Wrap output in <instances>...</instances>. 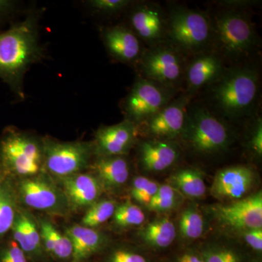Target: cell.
<instances>
[{
	"mask_svg": "<svg viewBox=\"0 0 262 262\" xmlns=\"http://www.w3.org/2000/svg\"><path fill=\"white\" fill-rule=\"evenodd\" d=\"M13 180L7 176L0 189V243L11 230L19 207Z\"/></svg>",
	"mask_w": 262,
	"mask_h": 262,
	"instance_id": "cell-24",
	"label": "cell"
},
{
	"mask_svg": "<svg viewBox=\"0 0 262 262\" xmlns=\"http://www.w3.org/2000/svg\"><path fill=\"white\" fill-rule=\"evenodd\" d=\"M132 32L149 47L165 42L167 18L161 8L151 3L136 5L130 15Z\"/></svg>",
	"mask_w": 262,
	"mask_h": 262,
	"instance_id": "cell-12",
	"label": "cell"
},
{
	"mask_svg": "<svg viewBox=\"0 0 262 262\" xmlns=\"http://www.w3.org/2000/svg\"><path fill=\"white\" fill-rule=\"evenodd\" d=\"M213 44L220 56L241 59L257 46L258 37L251 19L238 9L226 8L211 19Z\"/></svg>",
	"mask_w": 262,
	"mask_h": 262,
	"instance_id": "cell-4",
	"label": "cell"
},
{
	"mask_svg": "<svg viewBox=\"0 0 262 262\" xmlns=\"http://www.w3.org/2000/svg\"><path fill=\"white\" fill-rule=\"evenodd\" d=\"M132 3L130 0H90L87 4L97 13L113 15L125 9Z\"/></svg>",
	"mask_w": 262,
	"mask_h": 262,
	"instance_id": "cell-34",
	"label": "cell"
},
{
	"mask_svg": "<svg viewBox=\"0 0 262 262\" xmlns=\"http://www.w3.org/2000/svg\"><path fill=\"white\" fill-rule=\"evenodd\" d=\"M7 175L0 169V189H1L2 185L3 183L4 182L5 178H6Z\"/></svg>",
	"mask_w": 262,
	"mask_h": 262,
	"instance_id": "cell-40",
	"label": "cell"
},
{
	"mask_svg": "<svg viewBox=\"0 0 262 262\" xmlns=\"http://www.w3.org/2000/svg\"><path fill=\"white\" fill-rule=\"evenodd\" d=\"M88 262H91V261H88Z\"/></svg>",
	"mask_w": 262,
	"mask_h": 262,
	"instance_id": "cell-41",
	"label": "cell"
},
{
	"mask_svg": "<svg viewBox=\"0 0 262 262\" xmlns=\"http://www.w3.org/2000/svg\"><path fill=\"white\" fill-rule=\"evenodd\" d=\"M185 61L184 53L165 41L144 51L138 64L140 77L177 91L185 76Z\"/></svg>",
	"mask_w": 262,
	"mask_h": 262,
	"instance_id": "cell-7",
	"label": "cell"
},
{
	"mask_svg": "<svg viewBox=\"0 0 262 262\" xmlns=\"http://www.w3.org/2000/svg\"><path fill=\"white\" fill-rule=\"evenodd\" d=\"M137 134V126L127 120L100 127L95 135V154L98 157L123 156L135 144Z\"/></svg>",
	"mask_w": 262,
	"mask_h": 262,
	"instance_id": "cell-13",
	"label": "cell"
},
{
	"mask_svg": "<svg viewBox=\"0 0 262 262\" xmlns=\"http://www.w3.org/2000/svg\"><path fill=\"white\" fill-rule=\"evenodd\" d=\"M16 3L10 0H0V20L15 10Z\"/></svg>",
	"mask_w": 262,
	"mask_h": 262,
	"instance_id": "cell-39",
	"label": "cell"
},
{
	"mask_svg": "<svg viewBox=\"0 0 262 262\" xmlns=\"http://www.w3.org/2000/svg\"><path fill=\"white\" fill-rule=\"evenodd\" d=\"M44 168L42 140L9 127L0 138V169L11 178H27Z\"/></svg>",
	"mask_w": 262,
	"mask_h": 262,
	"instance_id": "cell-3",
	"label": "cell"
},
{
	"mask_svg": "<svg viewBox=\"0 0 262 262\" xmlns=\"http://www.w3.org/2000/svg\"><path fill=\"white\" fill-rule=\"evenodd\" d=\"M44 168L62 179L80 173L89 166L95 154L94 144L88 141H59L42 139Z\"/></svg>",
	"mask_w": 262,
	"mask_h": 262,
	"instance_id": "cell-9",
	"label": "cell"
},
{
	"mask_svg": "<svg viewBox=\"0 0 262 262\" xmlns=\"http://www.w3.org/2000/svg\"><path fill=\"white\" fill-rule=\"evenodd\" d=\"M179 230L185 239L201 237L204 231V222L201 213L194 208H188L183 212L179 221Z\"/></svg>",
	"mask_w": 262,
	"mask_h": 262,
	"instance_id": "cell-29",
	"label": "cell"
},
{
	"mask_svg": "<svg viewBox=\"0 0 262 262\" xmlns=\"http://www.w3.org/2000/svg\"><path fill=\"white\" fill-rule=\"evenodd\" d=\"M115 202L111 200H101L89 207L81 221V225L94 229L113 217L116 209Z\"/></svg>",
	"mask_w": 262,
	"mask_h": 262,
	"instance_id": "cell-27",
	"label": "cell"
},
{
	"mask_svg": "<svg viewBox=\"0 0 262 262\" xmlns=\"http://www.w3.org/2000/svg\"><path fill=\"white\" fill-rule=\"evenodd\" d=\"M139 158L144 169L152 172L166 170L177 162L178 147L170 141L150 139L139 145Z\"/></svg>",
	"mask_w": 262,
	"mask_h": 262,
	"instance_id": "cell-20",
	"label": "cell"
},
{
	"mask_svg": "<svg viewBox=\"0 0 262 262\" xmlns=\"http://www.w3.org/2000/svg\"><path fill=\"white\" fill-rule=\"evenodd\" d=\"M176 204L175 189L172 186H160L158 192L149 204V210L155 211H167L172 209Z\"/></svg>",
	"mask_w": 262,
	"mask_h": 262,
	"instance_id": "cell-32",
	"label": "cell"
},
{
	"mask_svg": "<svg viewBox=\"0 0 262 262\" xmlns=\"http://www.w3.org/2000/svg\"><path fill=\"white\" fill-rule=\"evenodd\" d=\"M44 56L36 13H30L22 21L0 32V79L19 99L25 98L26 72L31 66L42 61Z\"/></svg>",
	"mask_w": 262,
	"mask_h": 262,
	"instance_id": "cell-1",
	"label": "cell"
},
{
	"mask_svg": "<svg viewBox=\"0 0 262 262\" xmlns=\"http://www.w3.org/2000/svg\"><path fill=\"white\" fill-rule=\"evenodd\" d=\"M167 37L184 54L196 56L213 44L211 18L200 10L175 7L167 18Z\"/></svg>",
	"mask_w": 262,
	"mask_h": 262,
	"instance_id": "cell-5",
	"label": "cell"
},
{
	"mask_svg": "<svg viewBox=\"0 0 262 262\" xmlns=\"http://www.w3.org/2000/svg\"><path fill=\"white\" fill-rule=\"evenodd\" d=\"M172 187L177 188L189 198H199L206 192V184L200 172L193 169H183L170 178Z\"/></svg>",
	"mask_w": 262,
	"mask_h": 262,
	"instance_id": "cell-26",
	"label": "cell"
},
{
	"mask_svg": "<svg viewBox=\"0 0 262 262\" xmlns=\"http://www.w3.org/2000/svg\"><path fill=\"white\" fill-rule=\"evenodd\" d=\"M192 95L185 94L173 98L154 116L143 123L146 134L153 139L171 141L182 135L186 120L188 106Z\"/></svg>",
	"mask_w": 262,
	"mask_h": 262,
	"instance_id": "cell-11",
	"label": "cell"
},
{
	"mask_svg": "<svg viewBox=\"0 0 262 262\" xmlns=\"http://www.w3.org/2000/svg\"><path fill=\"white\" fill-rule=\"evenodd\" d=\"M177 236L175 225L168 218L160 219L151 222L142 232L146 244L151 247L166 248L173 244Z\"/></svg>",
	"mask_w": 262,
	"mask_h": 262,
	"instance_id": "cell-25",
	"label": "cell"
},
{
	"mask_svg": "<svg viewBox=\"0 0 262 262\" xmlns=\"http://www.w3.org/2000/svg\"><path fill=\"white\" fill-rule=\"evenodd\" d=\"M198 251L206 262H248L244 255L230 248L213 246Z\"/></svg>",
	"mask_w": 262,
	"mask_h": 262,
	"instance_id": "cell-30",
	"label": "cell"
},
{
	"mask_svg": "<svg viewBox=\"0 0 262 262\" xmlns=\"http://www.w3.org/2000/svg\"><path fill=\"white\" fill-rule=\"evenodd\" d=\"M101 262H149L144 255L127 249L116 248L110 251L103 258Z\"/></svg>",
	"mask_w": 262,
	"mask_h": 262,
	"instance_id": "cell-35",
	"label": "cell"
},
{
	"mask_svg": "<svg viewBox=\"0 0 262 262\" xmlns=\"http://www.w3.org/2000/svg\"><path fill=\"white\" fill-rule=\"evenodd\" d=\"M42 247L49 262H72L73 248L67 234H62L52 222L40 219L37 222Z\"/></svg>",
	"mask_w": 262,
	"mask_h": 262,
	"instance_id": "cell-22",
	"label": "cell"
},
{
	"mask_svg": "<svg viewBox=\"0 0 262 262\" xmlns=\"http://www.w3.org/2000/svg\"><path fill=\"white\" fill-rule=\"evenodd\" d=\"M177 91L168 89L154 81L139 77L122 102L125 120L142 125L168 104Z\"/></svg>",
	"mask_w": 262,
	"mask_h": 262,
	"instance_id": "cell-8",
	"label": "cell"
},
{
	"mask_svg": "<svg viewBox=\"0 0 262 262\" xmlns=\"http://www.w3.org/2000/svg\"><path fill=\"white\" fill-rule=\"evenodd\" d=\"M195 152L213 155L224 151L230 144V130L227 124L206 108L188 110L182 135Z\"/></svg>",
	"mask_w": 262,
	"mask_h": 262,
	"instance_id": "cell-6",
	"label": "cell"
},
{
	"mask_svg": "<svg viewBox=\"0 0 262 262\" xmlns=\"http://www.w3.org/2000/svg\"><path fill=\"white\" fill-rule=\"evenodd\" d=\"M10 231L13 241L30 262H49L43 249L37 221L28 211L18 207Z\"/></svg>",
	"mask_w": 262,
	"mask_h": 262,
	"instance_id": "cell-16",
	"label": "cell"
},
{
	"mask_svg": "<svg viewBox=\"0 0 262 262\" xmlns=\"http://www.w3.org/2000/svg\"><path fill=\"white\" fill-rule=\"evenodd\" d=\"M244 239L253 251L261 253L262 251V229H250L244 232Z\"/></svg>",
	"mask_w": 262,
	"mask_h": 262,
	"instance_id": "cell-37",
	"label": "cell"
},
{
	"mask_svg": "<svg viewBox=\"0 0 262 262\" xmlns=\"http://www.w3.org/2000/svg\"><path fill=\"white\" fill-rule=\"evenodd\" d=\"M250 147L255 155L258 157L262 155V121L261 117H257L253 122L252 131H251V139H250Z\"/></svg>",
	"mask_w": 262,
	"mask_h": 262,
	"instance_id": "cell-36",
	"label": "cell"
},
{
	"mask_svg": "<svg viewBox=\"0 0 262 262\" xmlns=\"http://www.w3.org/2000/svg\"><path fill=\"white\" fill-rule=\"evenodd\" d=\"M173 262H206L199 251H186L177 255Z\"/></svg>",
	"mask_w": 262,
	"mask_h": 262,
	"instance_id": "cell-38",
	"label": "cell"
},
{
	"mask_svg": "<svg viewBox=\"0 0 262 262\" xmlns=\"http://www.w3.org/2000/svg\"><path fill=\"white\" fill-rule=\"evenodd\" d=\"M211 84V98L219 113L232 120L252 115L259 94V74L253 66L225 70Z\"/></svg>",
	"mask_w": 262,
	"mask_h": 262,
	"instance_id": "cell-2",
	"label": "cell"
},
{
	"mask_svg": "<svg viewBox=\"0 0 262 262\" xmlns=\"http://www.w3.org/2000/svg\"><path fill=\"white\" fill-rule=\"evenodd\" d=\"M91 168L105 189H119L128 179L129 165L123 156H98Z\"/></svg>",
	"mask_w": 262,
	"mask_h": 262,
	"instance_id": "cell-23",
	"label": "cell"
},
{
	"mask_svg": "<svg viewBox=\"0 0 262 262\" xmlns=\"http://www.w3.org/2000/svg\"><path fill=\"white\" fill-rule=\"evenodd\" d=\"M255 173L245 165L229 167L215 175L211 189V194L220 201H239L252 189Z\"/></svg>",
	"mask_w": 262,
	"mask_h": 262,
	"instance_id": "cell-14",
	"label": "cell"
},
{
	"mask_svg": "<svg viewBox=\"0 0 262 262\" xmlns=\"http://www.w3.org/2000/svg\"><path fill=\"white\" fill-rule=\"evenodd\" d=\"M160 186L158 183L144 177L134 179L131 187V196L138 203L147 206L152 200Z\"/></svg>",
	"mask_w": 262,
	"mask_h": 262,
	"instance_id": "cell-31",
	"label": "cell"
},
{
	"mask_svg": "<svg viewBox=\"0 0 262 262\" xmlns=\"http://www.w3.org/2000/svg\"><path fill=\"white\" fill-rule=\"evenodd\" d=\"M61 181V189L71 209L92 206L102 192V186L94 174L77 173Z\"/></svg>",
	"mask_w": 262,
	"mask_h": 262,
	"instance_id": "cell-19",
	"label": "cell"
},
{
	"mask_svg": "<svg viewBox=\"0 0 262 262\" xmlns=\"http://www.w3.org/2000/svg\"><path fill=\"white\" fill-rule=\"evenodd\" d=\"M225 71L223 59L218 53L205 51L196 55L186 68L184 80L187 87V94L194 96L201 88L218 80Z\"/></svg>",
	"mask_w": 262,
	"mask_h": 262,
	"instance_id": "cell-18",
	"label": "cell"
},
{
	"mask_svg": "<svg viewBox=\"0 0 262 262\" xmlns=\"http://www.w3.org/2000/svg\"><path fill=\"white\" fill-rule=\"evenodd\" d=\"M113 218L115 225L122 228L141 225L146 220L144 211L130 201L117 206Z\"/></svg>",
	"mask_w": 262,
	"mask_h": 262,
	"instance_id": "cell-28",
	"label": "cell"
},
{
	"mask_svg": "<svg viewBox=\"0 0 262 262\" xmlns=\"http://www.w3.org/2000/svg\"><path fill=\"white\" fill-rule=\"evenodd\" d=\"M73 248L72 262H88L104 249V237L95 229L75 225L65 230Z\"/></svg>",
	"mask_w": 262,
	"mask_h": 262,
	"instance_id": "cell-21",
	"label": "cell"
},
{
	"mask_svg": "<svg viewBox=\"0 0 262 262\" xmlns=\"http://www.w3.org/2000/svg\"><path fill=\"white\" fill-rule=\"evenodd\" d=\"M0 262H30L27 255L13 238L0 243Z\"/></svg>",
	"mask_w": 262,
	"mask_h": 262,
	"instance_id": "cell-33",
	"label": "cell"
},
{
	"mask_svg": "<svg viewBox=\"0 0 262 262\" xmlns=\"http://www.w3.org/2000/svg\"><path fill=\"white\" fill-rule=\"evenodd\" d=\"M19 204L49 214L67 215L71 208L61 188L40 173L15 183Z\"/></svg>",
	"mask_w": 262,
	"mask_h": 262,
	"instance_id": "cell-10",
	"label": "cell"
},
{
	"mask_svg": "<svg viewBox=\"0 0 262 262\" xmlns=\"http://www.w3.org/2000/svg\"><path fill=\"white\" fill-rule=\"evenodd\" d=\"M101 36L110 56L122 63H138L144 52L140 39L124 26L106 27L103 29Z\"/></svg>",
	"mask_w": 262,
	"mask_h": 262,
	"instance_id": "cell-17",
	"label": "cell"
},
{
	"mask_svg": "<svg viewBox=\"0 0 262 262\" xmlns=\"http://www.w3.org/2000/svg\"><path fill=\"white\" fill-rule=\"evenodd\" d=\"M217 215L221 222L234 228L246 231L261 229V192L219 207Z\"/></svg>",
	"mask_w": 262,
	"mask_h": 262,
	"instance_id": "cell-15",
	"label": "cell"
}]
</instances>
